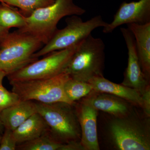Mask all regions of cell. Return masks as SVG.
<instances>
[{"label": "cell", "instance_id": "6da1fadb", "mask_svg": "<svg viewBox=\"0 0 150 150\" xmlns=\"http://www.w3.org/2000/svg\"><path fill=\"white\" fill-rule=\"evenodd\" d=\"M97 133L100 150H150V116L138 106L123 116L98 111Z\"/></svg>", "mask_w": 150, "mask_h": 150}, {"label": "cell", "instance_id": "7a4b0ae2", "mask_svg": "<svg viewBox=\"0 0 150 150\" xmlns=\"http://www.w3.org/2000/svg\"><path fill=\"white\" fill-rule=\"evenodd\" d=\"M44 45L40 38L29 33H9L0 43V71L7 76L37 60L33 55Z\"/></svg>", "mask_w": 150, "mask_h": 150}, {"label": "cell", "instance_id": "3957f363", "mask_svg": "<svg viewBox=\"0 0 150 150\" xmlns=\"http://www.w3.org/2000/svg\"><path fill=\"white\" fill-rule=\"evenodd\" d=\"M35 102L37 112L47 123L49 134L56 142L64 144L81 141L80 127L74 103Z\"/></svg>", "mask_w": 150, "mask_h": 150}, {"label": "cell", "instance_id": "277c9868", "mask_svg": "<svg viewBox=\"0 0 150 150\" xmlns=\"http://www.w3.org/2000/svg\"><path fill=\"white\" fill-rule=\"evenodd\" d=\"M105 49L103 40L91 34L79 43L64 71L72 79L86 82L103 76Z\"/></svg>", "mask_w": 150, "mask_h": 150}, {"label": "cell", "instance_id": "5b68a950", "mask_svg": "<svg viewBox=\"0 0 150 150\" xmlns=\"http://www.w3.org/2000/svg\"><path fill=\"white\" fill-rule=\"evenodd\" d=\"M86 10L74 0H55L47 6L38 9L25 17L26 24L20 30L40 38L46 44L58 30L57 25L63 18L81 16Z\"/></svg>", "mask_w": 150, "mask_h": 150}, {"label": "cell", "instance_id": "8992f818", "mask_svg": "<svg viewBox=\"0 0 150 150\" xmlns=\"http://www.w3.org/2000/svg\"><path fill=\"white\" fill-rule=\"evenodd\" d=\"M66 27L58 29L50 40L33 55L34 58L38 59L53 51L75 46L91 34L94 30L103 28L108 23L100 15L93 17L86 21H83L79 16H71L66 19Z\"/></svg>", "mask_w": 150, "mask_h": 150}, {"label": "cell", "instance_id": "52a82bcc", "mask_svg": "<svg viewBox=\"0 0 150 150\" xmlns=\"http://www.w3.org/2000/svg\"><path fill=\"white\" fill-rule=\"evenodd\" d=\"M70 77L64 71L52 77L10 82L12 91L21 100L41 103L64 102L72 104L65 94L64 87Z\"/></svg>", "mask_w": 150, "mask_h": 150}, {"label": "cell", "instance_id": "ba28073f", "mask_svg": "<svg viewBox=\"0 0 150 150\" xmlns=\"http://www.w3.org/2000/svg\"><path fill=\"white\" fill-rule=\"evenodd\" d=\"M80 43L63 50L53 51L6 76L9 83L45 79L63 72Z\"/></svg>", "mask_w": 150, "mask_h": 150}, {"label": "cell", "instance_id": "9c48e42d", "mask_svg": "<svg viewBox=\"0 0 150 150\" xmlns=\"http://www.w3.org/2000/svg\"><path fill=\"white\" fill-rule=\"evenodd\" d=\"M128 49V64L124 73L121 84L134 89L143 94L150 88V80L142 71L137 56L135 39L128 28L120 29Z\"/></svg>", "mask_w": 150, "mask_h": 150}, {"label": "cell", "instance_id": "30bf717a", "mask_svg": "<svg viewBox=\"0 0 150 150\" xmlns=\"http://www.w3.org/2000/svg\"><path fill=\"white\" fill-rule=\"evenodd\" d=\"M81 131V142L86 150H100L97 133L98 111L84 98L74 103Z\"/></svg>", "mask_w": 150, "mask_h": 150}, {"label": "cell", "instance_id": "8fae6325", "mask_svg": "<svg viewBox=\"0 0 150 150\" xmlns=\"http://www.w3.org/2000/svg\"><path fill=\"white\" fill-rule=\"evenodd\" d=\"M150 23V0L124 2L114 15L112 21L103 28L105 33H112L124 24L143 25Z\"/></svg>", "mask_w": 150, "mask_h": 150}, {"label": "cell", "instance_id": "7c38bea8", "mask_svg": "<svg viewBox=\"0 0 150 150\" xmlns=\"http://www.w3.org/2000/svg\"><path fill=\"white\" fill-rule=\"evenodd\" d=\"M83 98L98 111L114 116L127 115L137 106L119 97L94 90Z\"/></svg>", "mask_w": 150, "mask_h": 150}, {"label": "cell", "instance_id": "4fadbf2b", "mask_svg": "<svg viewBox=\"0 0 150 150\" xmlns=\"http://www.w3.org/2000/svg\"><path fill=\"white\" fill-rule=\"evenodd\" d=\"M88 82L92 86L94 91L115 95L143 108L142 94L136 90L121 84L114 83L106 79L103 76L92 78Z\"/></svg>", "mask_w": 150, "mask_h": 150}, {"label": "cell", "instance_id": "5bb4252c", "mask_svg": "<svg viewBox=\"0 0 150 150\" xmlns=\"http://www.w3.org/2000/svg\"><path fill=\"white\" fill-rule=\"evenodd\" d=\"M134 35L137 56L142 71L150 80V23L127 25Z\"/></svg>", "mask_w": 150, "mask_h": 150}, {"label": "cell", "instance_id": "9a60e30c", "mask_svg": "<svg viewBox=\"0 0 150 150\" xmlns=\"http://www.w3.org/2000/svg\"><path fill=\"white\" fill-rule=\"evenodd\" d=\"M35 101L21 100L0 113L5 129L13 131L30 116L37 112Z\"/></svg>", "mask_w": 150, "mask_h": 150}, {"label": "cell", "instance_id": "2e32d148", "mask_svg": "<svg viewBox=\"0 0 150 150\" xmlns=\"http://www.w3.org/2000/svg\"><path fill=\"white\" fill-rule=\"evenodd\" d=\"M49 131L47 123L37 112L14 130L13 134L18 145L36 139Z\"/></svg>", "mask_w": 150, "mask_h": 150}, {"label": "cell", "instance_id": "e0dca14e", "mask_svg": "<svg viewBox=\"0 0 150 150\" xmlns=\"http://www.w3.org/2000/svg\"><path fill=\"white\" fill-rule=\"evenodd\" d=\"M26 16L13 6L0 3V25L8 30L12 28L21 29L25 26Z\"/></svg>", "mask_w": 150, "mask_h": 150}, {"label": "cell", "instance_id": "ac0fdd59", "mask_svg": "<svg viewBox=\"0 0 150 150\" xmlns=\"http://www.w3.org/2000/svg\"><path fill=\"white\" fill-rule=\"evenodd\" d=\"M65 94L72 104L89 94L93 90L92 86L86 82L70 78L64 87Z\"/></svg>", "mask_w": 150, "mask_h": 150}, {"label": "cell", "instance_id": "d6986e66", "mask_svg": "<svg viewBox=\"0 0 150 150\" xmlns=\"http://www.w3.org/2000/svg\"><path fill=\"white\" fill-rule=\"evenodd\" d=\"M62 145L54 139L48 132L34 139L18 144L16 150H59Z\"/></svg>", "mask_w": 150, "mask_h": 150}, {"label": "cell", "instance_id": "ffe728a7", "mask_svg": "<svg viewBox=\"0 0 150 150\" xmlns=\"http://www.w3.org/2000/svg\"><path fill=\"white\" fill-rule=\"evenodd\" d=\"M55 0H0L13 7L20 9L21 12L26 16L38 9L47 6L54 2Z\"/></svg>", "mask_w": 150, "mask_h": 150}, {"label": "cell", "instance_id": "44dd1931", "mask_svg": "<svg viewBox=\"0 0 150 150\" xmlns=\"http://www.w3.org/2000/svg\"><path fill=\"white\" fill-rule=\"evenodd\" d=\"M21 100L17 94L10 91L3 86H0V113Z\"/></svg>", "mask_w": 150, "mask_h": 150}, {"label": "cell", "instance_id": "7402d4cb", "mask_svg": "<svg viewBox=\"0 0 150 150\" xmlns=\"http://www.w3.org/2000/svg\"><path fill=\"white\" fill-rule=\"evenodd\" d=\"M17 146L13 131L5 129L0 142V150H16Z\"/></svg>", "mask_w": 150, "mask_h": 150}, {"label": "cell", "instance_id": "603a6c76", "mask_svg": "<svg viewBox=\"0 0 150 150\" xmlns=\"http://www.w3.org/2000/svg\"><path fill=\"white\" fill-rule=\"evenodd\" d=\"M59 150H86V149L80 141H78L62 144Z\"/></svg>", "mask_w": 150, "mask_h": 150}, {"label": "cell", "instance_id": "cb8c5ba5", "mask_svg": "<svg viewBox=\"0 0 150 150\" xmlns=\"http://www.w3.org/2000/svg\"><path fill=\"white\" fill-rule=\"evenodd\" d=\"M143 100V110L150 116V88L148 89L142 94Z\"/></svg>", "mask_w": 150, "mask_h": 150}, {"label": "cell", "instance_id": "d4e9b609", "mask_svg": "<svg viewBox=\"0 0 150 150\" xmlns=\"http://www.w3.org/2000/svg\"><path fill=\"white\" fill-rule=\"evenodd\" d=\"M9 30H8L4 28L0 25V43H1L8 35L10 33Z\"/></svg>", "mask_w": 150, "mask_h": 150}, {"label": "cell", "instance_id": "484cf974", "mask_svg": "<svg viewBox=\"0 0 150 150\" xmlns=\"http://www.w3.org/2000/svg\"><path fill=\"white\" fill-rule=\"evenodd\" d=\"M6 76V74L5 72L0 71V86L2 85L3 80Z\"/></svg>", "mask_w": 150, "mask_h": 150}, {"label": "cell", "instance_id": "4316f807", "mask_svg": "<svg viewBox=\"0 0 150 150\" xmlns=\"http://www.w3.org/2000/svg\"><path fill=\"white\" fill-rule=\"evenodd\" d=\"M4 125H3L2 121H1V118H0V134L1 135H2L4 131Z\"/></svg>", "mask_w": 150, "mask_h": 150}, {"label": "cell", "instance_id": "83f0119b", "mask_svg": "<svg viewBox=\"0 0 150 150\" xmlns=\"http://www.w3.org/2000/svg\"><path fill=\"white\" fill-rule=\"evenodd\" d=\"M2 135L0 134V142H1V139Z\"/></svg>", "mask_w": 150, "mask_h": 150}]
</instances>
